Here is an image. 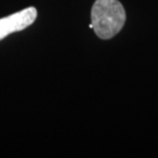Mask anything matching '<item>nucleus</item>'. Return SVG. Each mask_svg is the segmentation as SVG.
I'll list each match as a JSON object with an SVG mask.
<instances>
[{
  "mask_svg": "<svg viewBox=\"0 0 158 158\" xmlns=\"http://www.w3.org/2000/svg\"><path fill=\"white\" fill-rule=\"evenodd\" d=\"M37 18L35 7L30 6L26 9L12 14L8 17L0 19V41L9 34L26 29L31 26Z\"/></svg>",
  "mask_w": 158,
  "mask_h": 158,
  "instance_id": "nucleus-2",
  "label": "nucleus"
},
{
  "mask_svg": "<svg viewBox=\"0 0 158 158\" xmlns=\"http://www.w3.org/2000/svg\"><path fill=\"white\" fill-rule=\"evenodd\" d=\"M90 19L96 35L100 39L108 40L124 27L126 14L118 0H96L91 7Z\"/></svg>",
  "mask_w": 158,
  "mask_h": 158,
  "instance_id": "nucleus-1",
  "label": "nucleus"
}]
</instances>
